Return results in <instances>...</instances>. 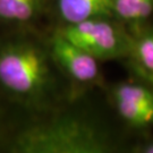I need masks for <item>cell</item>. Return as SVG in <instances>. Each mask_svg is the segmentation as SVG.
Instances as JSON below:
<instances>
[{
  "mask_svg": "<svg viewBox=\"0 0 153 153\" xmlns=\"http://www.w3.org/2000/svg\"><path fill=\"white\" fill-rule=\"evenodd\" d=\"M140 76H142L146 82L151 85V88H153V74H146V73H140V71H136Z\"/></svg>",
  "mask_w": 153,
  "mask_h": 153,
  "instance_id": "10",
  "label": "cell"
},
{
  "mask_svg": "<svg viewBox=\"0 0 153 153\" xmlns=\"http://www.w3.org/2000/svg\"><path fill=\"white\" fill-rule=\"evenodd\" d=\"M50 51L59 67L75 82L88 84L100 77L98 59L58 32L50 41Z\"/></svg>",
  "mask_w": 153,
  "mask_h": 153,
  "instance_id": "4",
  "label": "cell"
},
{
  "mask_svg": "<svg viewBox=\"0 0 153 153\" xmlns=\"http://www.w3.org/2000/svg\"><path fill=\"white\" fill-rule=\"evenodd\" d=\"M109 138L92 123L64 116L21 131L11 150L21 153H104L111 150Z\"/></svg>",
  "mask_w": 153,
  "mask_h": 153,
  "instance_id": "1",
  "label": "cell"
},
{
  "mask_svg": "<svg viewBox=\"0 0 153 153\" xmlns=\"http://www.w3.org/2000/svg\"><path fill=\"white\" fill-rule=\"evenodd\" d=\"M47 0H0V22L25 24L41 14Z\"/></svg>",
  "mask_w": 153,
  "mask_h": 153,
  "instance_id": "8",
  "label": "cell"
},
{
  "mask_svg": "<svg viewBox=\"0 0 153 153\" xmlns=\"http://www.w3.org/2000/svg\"><path fill=\"white\" fill-rule=\"evenodd\" d=\"M129 57L134 60L136 71L153 74V28L133 35Z\"/></svg>",
  "mask_w": 153,
  "mask_h": 153,
  "instance_id": "9",
  "label": "cell"
},
{
  "mask_svg": "<svg viewBox=\"0 0 153 153\" xmlns=\"http://www.w3.org/2000/svg\"><path fill=\"white\" fill-rule=\"evenodd\" d=\"M112 10L114 18L127 25L135 34L153 15V0H112Z\"/></svg>",
  "mask_w": 153,
  "mask_h": 153,
  "instance_id": "7",
  "label": "cell"
},
{
  "mask_svg": "<svg viewBox=\"0 0 153 153\" xmlns=\"http://www.w3.org/2000/svg\"><path fill=\"white\" fill-rule=\"evenodd\" d=\"M143 153H153V142L148 143L146 145H144L142 148V150H140Z\"/></svg>",
  "mask_w": 153,
  "mask_h": 153,
  "instance_id": "11",
  "label": "cell"
},
{
  "mask_svg": "<svg viewBox=\"0 0 153 153\" xmlns=\"http://www.w3.org/2000/svg\"><path fill=\"white\" fill-rule=\"evenodd\" d=\"M57 32L98 60L129 57L133 35L111 18H93L65 24Z\"/></svg>",
  "mask_w": 153,
  "mask_h": 153,
  "instance_id": "3",
  "label": "cell"
},
{
  "mask_svg": "<svg viewBox=\"0 0 153 153\" xmlns=\"http://www.w3.org/2000/svg\"><path fill=\"white\" fill-rule=\"evenodd\" d=\"M51 79L48 56L28 40L0 47V86L23 102H35L48 92Z\"/></svg>",
  "mask_w": 153,
  "mask_h": 153,
  "instance_id": "2",
  "label": "cell"
},
{
  "mask_svg": "<svg viewBox=\"0 0 153 153\" xmlns=\"http://www.w3.org/2000/svg\"><path fill=\"white\" fill-rule=\"evenodd\" d=\"M114 103L121 118L134 127H148L153 124V88L131 83L116 86Z\"/></svg>",
  "mask_w": 153,
  "mask_h": 153,
  "instance_id": "5",
  "label": "cell"
},
{
  "mask_svg": "<svg viewBox=\"0 0 153 153\" xmlns=\"http://www.w3.org/2000/svg\"><path fill=\"white\" fill-rule=\"evenodd\" d=\"M57 9L65 24L93 18H114L112 0H57Z\"/></svg>",
  "mask_w": 153,
  "mask_h": 153,
  "instance_id": "6",
  "label": "cell"
}]
</instances>
